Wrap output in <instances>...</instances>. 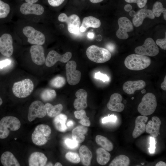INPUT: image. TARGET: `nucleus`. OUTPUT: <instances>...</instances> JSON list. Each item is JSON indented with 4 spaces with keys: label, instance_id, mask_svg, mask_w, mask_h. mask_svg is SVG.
Returning <instances> with one entry per match:
<instances>
[{
    "label": "nucleus",
    "instance_id": "2eb2a0df",
    "mask_svg": "<svg viewBox=\"0 0 166 166\" xmlns=\"http://www.w3.org/2000/svg\"><path fill=\"white\" fill-rule=\"evenodd\" d=\"M30 52L33 62L38 65H42L45 62L44 49L41 45H34L30 48Z\"/></svg>",
    "mask_w": 166,
    "mask_h": 166
},
{
    "label": "nucleus",
    "instance_id": "c85d7f7f",
    "mask_svg": "<svg viewBox=\"0 0 166 166\" xmlns=\"http://www.w3.org/2000/svg\"><path fill=\"white\" fill-rule=\"evenodd\" d=\"M96 152L97 161L99 164L105 165L109 161L111 155L104 148H98L96 150Z\"/></svg>",
    "mask_w": 166,
    "mask_h": 166
},
{
    "label": "nucleus",
    "instance_id": "f704fd0d",
    "mask_svg": "<svg viewBox=\"0 0 166 166\" xmlns=\"http://www.w3.org/2000/svg\"><path fill=\"white\" fill-rule=\"evenodd\" d=\"M56 96L55 91L53 89H46L41 93L40 97L42 99L45 101H50L53 100Z\"/></svg>",
    "mask_w": 166,
    "mask_h": 166
},
{
    "label": "nucleus",
    "instance_id": "ddd939ff",
    "mask_svg": "<svg viewBox=\"0 0 166 166\" xmlns=\"http://www.w3.org/2000/svg\"><path fill=\"white\" fill-rule=\"evenodd\" d=\"M72 56V53L69 52L61 55L56 51L52 50L49 52L47 55L45 59V64L47 66L50 67L58 61L63 63H66L71 59Z\"/></svg>",
    "mask_w": 166,
    "mask_h": 166
},
{
    "label": "nucleus",
    "instance_id": "dca6fc26",
    "mask_svg": "<svg viewBox=\"0 0 166 166\" xmlns=\"http://www.w3.org/2000/svg\"><path fill=\"white\" fill-rule=\"evenodd\" d=\"M21 12L24 15L33 14L37 15L42 14L44 11L43 6L35 3H23L20 8Z\"/></svg>",
    "mask_w": 166,
    "mask_h": 166
},
{
    "label": "nucleus",
    "instance_id": "6ab92c4d",
    "mask_svg": "<svg viewBox=\"0 0 166 166\" xmlns=\"http://www.w3.org/2000/svg\"><path fill=\"white\" fill-rule=\"evenodd\" d=\"M152 120L149 121L145 126V131L152 137H155L160 134L161 121L157 117L153 116Z\"/></svg>",
    "mask_w": 166,
    "mask_h": 166
},
{
    "label": "nucleus",
    "instance_id": "f03ea898",
    "mask_svg": "<svg viewBox=\"0 0 166 166\" xmlns=\"http://www.w3.org/2000/svg\"><path fill=\"white\" fill-rule=\"evenodd\" d=\"M86 54L90 60L99 63H105L111 57V54L107 49L94 45L87 48Z\"/></svg>",
    "mask_w": 166,
    "mask_h": 166
},
{
    "label": "nucleus",
    "instance_id": "5701e85b",
    "mask_svg": "<svg viewBox=\"0 0 166 166\" xmlns=\"http://www.w3.org/2000/svg\"><path fill=\"white\" fill-rule=\"evenodd\" d=\"M47 158L42 153L35 152L32 153L29 159L30 166H44L46 164Z\"/></svg>",
    "mask_w": 166,
    "mask_h": 166
},
{
    "label": "nucleus",
    "instance_id": "a19ab883",
    "mask_svg": "<svg viewBox=\"0 0 166 166\" xmlns=\"http://www.w3.org/2000/svg\"><path fill=\"white\" fill-rule=\"evenodd\" d=\"M163 39L159 38L157 39L156 41V43L160 47L164 50L166 49V35Z\"/></svg>",
    "mask_w": 166,
    "mask_h": 166
},
{
    "label": "nucleus",
    "instance_id": "3c124183",
    "mask_svg": "<svg viewBox=\"0 0 166 166\" xmlns=\"http://www.w3.org/2000/svg\"><path fill=\"white\" fill-rule=\"evenodd\" d=\"M74 124L73 121L72 120H69L67 123V125L69 127H71L73 126Z\"/></svg>",
    "mask_w": 166,
    "mask_h": 166
},
{
    "label": "nucleus",
    "instance_id": "5fc2aeb1",
    "mask_svg": "<svg viewBox=\"0 0 166 166\" xmlns=\"http://www.w3.org/2000/svg\"><path fill=\"white\" fill-rule=\"evenodd\" d=\"M129 15L132 17H134L136 14L135 11L134 10H131L129 13Z\"/></svg>",
    "mask_w": 166,
    "mask_h": 166
},
{
    "label": "nucleus",
    "instance_id": "473e14b6",
    "mask_svg": "<svg viewBox=\"0 0 166 166\" xmlns=\"http://www.w3.org/2000/svg\"><path fill=\"white\" fill-rule=\"evenodd\" d=\"M76 118L80 120L79 122L82 125L89 126L91 123L89 118L87 116L85 111L84 109L77 110L74 112Z\"/></svg>",
    "mask_w": 166,
    "mask_h": 166
},
{
    "label": "nucleus",
    "instance_id": "4d7b16f0",
    "mask_svg": "<svg viewBox=\"0 0 166 166\" xmlns=\"http://www.w3.org/2000/svg\"><path fill=\"white\" fill-rule=\"evenodd\" d=\"M94 34L93 33H89L88 34V37L89 38H93L94 37Z\"/></svg>",
    "mask_w": 166,
    "mask_h": 166
},
{
    "label": "nucleus",
    "instance_id": "2f4dec72",
    "mask_svg": "<svg viewBox=\"0 0 166 166\" xmlns=\"http://www.w3.org/2000/svg\"><path fill=\"white\" fill-rule=\"evenodd\" d=\"M130 160L127 156L121 155L115 157L109 164V166H128Z\"/></svg>",
    "mask_w": 166,
    "mask_h": 166
},
{
    "label": "nucleus",
    "instance_id": "412c9836",
    "mask_svg": "<svg viewBox=\"0 0 166 166\" xmlns=\"http://www.w3.org/2000/svg\"><path fill=\"white\" fill-rule=\"evenodd\" d=\"M146 18L154 19L155 16L151 10L145 9H140L137 12L132 19L133 25L136 27L140 26L143 23L144 20Z\"/></svg>",
    "mask_w": 166,
    "mask_h": 166
},
{
    "label": "nucleus",
    "instance_id": "a211bd4d",
    "mask_svg": "<svg viewBox=\"0 0 166 166\" xmlns=\"http://www.w3.org/2000/svg\"><path fill=\"white\" fill-rule=\"evenodd\" d=\"M146 86L145 82L142 80L128 81L125 82L123 85V89L126 93L132 94L137 90H141Z\"/></svg>",
    "mask_w": 166,
    "mask_h": 166
},
{
    "label": "nucleus",
    "instance_id": "c756f323",
    "mask_svg": "<svg viewBox=\"0 0 166 166\" xmlns=\"http://www.w3.org/2000/svg\"><path fill=\"white\" fill-rule=\"evenodd\" d=\"M95 141L98 145L107 151H111L113 149V143L104 136L100 135L96 136Z\"/></svg>",
    "mask_w": 166,
    "mask_h": 166
},
{
    "label": "nucleus",
    "instance_id": "1a4fd4ad",
    "mask_svg": "<svg viewBox=\"0 0 166 166\" xmlns=\"http://www.w3.org/2000/svg\"><path fill=\"white\" fill-rule=\"evenodd\" d=\"M22 32L27 38L28 42L31 44L42 45L45 42V39L44 34L32 26L24 27Z\"/></svg>",
    "mask_w": 166,
    "mask_h": 166
},
{
    "label": "nucleus",
    "instance_id": "de8ad7c7",
    "mask_svg": "<svg viewBox=\"0 0 166 166\" xmlns=\"http://www.w3.org/2000/svg\"><path fill=\"white\" fill-rule=\"evenodd\" d=\"M106 47L107 49L111 52H113L115 48V45L112 43L108 44L106 45Z\"/></svg>",
    "mask_w": 166,
    "mask_h": 166
},
{
    "label": "nucleus",
    "instance_id": "20e7f679",
    "mask_svg": "<svg viewBox=\"0 0 166 166\" xmlns=\"http://www.w3.org/2000/svg\"><path fill=\"white\" fill-rule=\"evenodd\" d=\"M157 105L155 95L151 93L145 94L142 97L138 107V112L142 116L150 115L155 111Z\"/></svg>",
    "mask_w": 166,
    "mask_h": 166
},
{
    "label": "nucleus",
    "instance_id": "7ed1b4c3",
    "mask_svg": "<svg viewBox=\"0 0 166 166\" xmlns=\"http://www.w3.org/2000/svg\"><path fill=\"white\" fill-rule=\"evenodd\" d=\"M21 126V122L17 117L6 116L0 121V139H3L9 135L10 131H16Z\"/></svg>",
    "mask_w": 166,
    "mask_h": 166
},
{
    "label": "nucleus",
    "instance_id": "cd10ccee",
    "mask_svg": "<svg viewBox=\"0 0 166 166\" xmlns=\"http://www.w3.org/2000/svg\"><path fill=\"white\" fill-rule=\"evenodd\" d=\"M67 116L63 114H59L53 120V124L56 128L58 131L64 132L67 129L65 123L67 120Z\"/></svg>",
    "mask_w": 166,
    "mask_h": 166
},
{
    "label": "nucleus",
    "instance_id": "72a5a7b5",
    "mask_svg": "<svg viewBox=\"0 0 166 166\" xmlns=\"http://www.w3.org/2000/svg\"><path fill=\"white\" fill-rule=\"evenodd\" d=\"M152 11L155 16L157 17H160L163 13L164 19L166 20V9L163 7L161 2H156L153 5Z\"/></svg>",
    "mask_w": 166,
    "mask_h": 166
},
{
    "label": "nucleus",
    "instance_id": "37998d69",
    "mask_svg": "<svg viewBox=\"0 0 166 166\" xmlns=\"http://www.w3.org/2000/svg\"><path fill=\"white\" fill-rule=\"evenodd\" d=\"M156 141L154 137L152 136L150 138V146L149 148V152L151 153H154L156 148Z\"/></svg>",
    "mask_w": 166,
    "mask_h": 166
},
{
    "label": "nucleus",
    "instance_id": "4468645a",
    "mask_svg": "<svg viewBox=\"0 0 166 166\" xmlns=\"http://www.w3.org/2000/svg\"><path fill=\"white\" fill-rule=\"evenodd\" d=\"M13 42L12 37L9 34H4L0 37V52L2 55L9 57L12 55Z\"/></svg>",
    "mask_w": 166,
    "mask_h": 166
},
{
    "label": "nucleus",
    "instance_id": "6e6d98bb",
    "mask_svg": "<svg viewBox=\"0 0 166 166\" xmlns=\"http://www.w3.org/2000/svg\"><path fill=\"white\" fill-rule=\"evenodd\" d=\"M90 2L93 3H99L102 1L103 0H89Z\"/></svg>",
    "mask_w": 166,
    "mask_h": 166
},
{
    "label": "nucleus",
    "instance_id": "e2e57ef3",
    "mask_svg": "<svg viewBox=\"0 0 166 166\" xmlns=\"http://www.w3.org/2000/svg\"><path fill=\"white\" fill-rule=\"evenodd\" d=\"M17 138H15L14 139L15 140H17Z\"/></svg>",
    "mask_w": 166,
    "mask_h": 166
},
{
    "label": "nucleus",
    "instance_id": "4be33fe9",
    "mask_svg": "<svg viewBox=\"0 0 166 166\" xmlns=\"http://www.w3.org/2000/svg\"><path fill=\"white\" fill-rule=\"evenodd\" d=\"M148 119L146 116H139L135 120V127L132 132V136L136 138L143 133L145 131V123Z\"/></svg>",
    "mask_w": 166,
    "mask_h": 166
},
{
    "label": "nucleus",
    "instance_id": "6e6552de",
    "mask_svg": "<svg viewBox=\"0 0 166 166\" xmlns=\"http://www.w3.org/2000/svg\"><path fill=\"white\" fill-rule=\"evenodd\" d=\"M61 22H65L67 25V29L70 33L77 34L80 31L81 21L79 17L76 14H73L69 17L64 13L61 14L58 18Z\"/></svg>",
    "mask_w": 166,
    "mask_h": 166
},
{
    "label": "nucleus",
    "instance_id": "f3484780",
    "mask_svg": "<svg viewBox=\"0 0 166 166\" xmlns=\"http://www.w3.org/2000/svg\"><path fill=\"white\" fill-rule=\"evenodd\" d=\"M121 95L118 93H114L110 96L109 100L107 106L110 110L117 112L122 111L124 105L121 102L122 100Z\"/></svg>",
    "mask_w": 166,
    "mask_h": 166
},
{
    "label": "nucleus",
    "instance_id": "864d4df0",
    "mask_svg": "<svg viewBox=\"0 0 166 166\" xmlns=\"http://www.w3.org/2000/svg\"><path fill=\"white\" fill-rule=\"evenodd\" d=\"M26 3H34L37 2L38 0H25Z\"/></svg>",
    "mask_w": 166,
    "mask_h": 166
},
{
    "label": "nucleus",
    "instance_id": "a18cd8bd",
    "mask_svg": "<svg viewBox=\"0 0 166 166\" xmlns=\"http://www.w3.org/2000/svg\"><path fill=\"white\" fill-rule=\"evenodd\" d=\"M11 63V61L10 59H6L0 61V69L7 66L10 65Z\"/></svg>",
    "mask_w": 166,
    "mask_h": 166
},
{
    "label": "nucleus",
    "instance_id": "393cba45",
    "mask_svg": "<svg viewBox=\"0 0 166 166\" xmlns=\"http://www.w3.org/2000/svg\"><path fill=\"white\" fill-rule=\"evenodd\" d=\"M88 131V129L86 126H78L73 130L72 132V138L78 143H82L85 140V135Z\"/></svg>",
    "mask_w": 166,
    "mask_h": 166
},
{
    "label": "nucleus",
    "instance_id": "ea45409f",
    "mask_svg": "<svg viewBox=\"0 0 166 166\" xmlns=\"http://www.w3.org/2000/svg\"><path fill=\"white\" fill-rule=\"evenodd\" d=\"M94 77L96 79L101 80L104 82L109 80V78L107 75L103 74L99 71L95 73Z\"/></svg>",
    "mask_w": 166,
    "mask_h": 166
},
{
    "label": "nucleus",
    "instance_id": "7c9ffc66",
    "mask_svg": "<svg viewBox=\"0 0 166 166\" xmlns=\"http://www.w3.org/2000/svg\"><path fill=\"white\" fill-rule=\"evenodd\" d=\"M45 105L48 116L52 117L59 114L63 109L62 105L60 104L53 106L49 103H47Z\"/></svg>",
    "mask_w": 166,
    "mask_h": 166
},
{
    "label": "nucleus",
    "instance_id": "9b49d317",
    "mask_svg": "<svg viewBox=\"0 0 166 166\" xmlns=\"http://www.w3.org/2000/svg\"><path fill=\"white\" fill-rule=\"evenodd\" d=\"M76 63L73 61H68L65 65L67 81L71 85H77L81 79V73L76 69Z\"/></svg>",
    "mask_w": 166,
    "mask_h": 166
},
{
    "label": "nucleus",
    "instance_id": "680f3d73",
    "mask_svg": "<svg viewBox=\"0 0 166 166\" xmlns=\"http://www.w3.org/2000/svg\"><path fill=\"white\" fill-rule=\"evenodd\" d=\"M146 92V90L145 89H144L141 91V92L142 93H145Z\"/></svg>",
    "mask_w": 166,
    "mask_h": 166
},
{
    "label": "nucleus",
    "instance_id": "13d9d810",
    "mask_svg": "<svg viewBox=\"0 0 166 166\" xmlns=\"http://www.w3.org/2000/svg\"><path fill=\"white\" fill-rule=\"evenodd\" d=\"M126 2L128 3H136L137 0H124Z\"/></svg>",
    "mask_w": 166,
    "mask_h": 166
},
{
    "label": "nucleus",
    "instance_id": "58836bf2",
    "mask_svg": "<svg viewBox=\"0 0 166 166\" xmlns=\"http://www.w3.org/2000/svg\"><path fill=\"white\" fill-rule=\"evenodd\" d=\"M78 143L76 141L70 138H66L65 140V144L69 148L72 149H75L78 146Z\"/></svg>",
    "mask_w": 166,
    "mask_h": 166
},
{
    "label": "nucleus",
    "instance_id": "f257e3e1",
    "mask_svg": "<svg viewBox=\"0 0 166 166\" xmlns=\"http://www.w3.org/2000/svg\"><path fill=\"white\" fill-rule=\"evenodd\" d=\"M151 60L147 56L138 54L129 55L125 58L124 64L128 69L139 71L144 69L150 65Z\"/></svg>",
    "mask_w": 166,
    "mask_h": 166
},
{
    "label": "nucleus",
    "instance_id": "c03bdc74",
    "mask_svg": "<svg viewBox=\"0 0 166 166\" xmlns=\"http://www.w3.org/2000/svg\"><path fill=\"white\" fill-rule=\"evenodd\" d=\"M65 0H48L49 4L53 7H57L60 5Z\"/></svg>",
    "mask_w": 166,
    "mask_h": 166
},
{
    "label": "nucleus",
    "instance_id": "8fccbe9b",
    "mask_svg": "<svg viewBox=\"0 0 166 166\" xmlns=\"http://www.w3.org/2000/svg\"><path fill=\"white\" fill-rule=\"evenodd\" d=\"M132 6L129 4H126L124 7V9L127 12L130 11L132 10Z\"/></svg>",
    "mask_w": 166,
    "mask_h": 166
},
{
    "label": "nucleus",
    "instance_id": "b1692460",
    "mask_svg": "<svg viewBox=\"0 0 166 166\" xmlns=\"http://www.w3.org/2000/svg\"><path fill=\"white\" fill-rule=\"evenodd\" d=\"M101 25L100 21L92 16L85 17L80 27V31L83 32L89 27L96 28L99 27Z\"/></svg>",
    "mask_w": 166,
    "mask_h": 166
},
{
    "label": "nucleus",
    "instance_id": "052dcab7",
    "mask_svg": "<svg viewBox=\"0 0 166 166\" xmlns=\"http://www.w3.org/2000/svg\"><path fill=\"white\" fill-rule=\"evenodd\" d=\"M2 99L0 97V106L2 105Z\"/></svg>",
    "mask_w": 166,
    "mask_h": 166
},
{
    "label": "nucleus",
    "instance_id": "09e8293b",
    "mask_svg": "<svg viewBox=\"0 0 166 166\" xmlns=\"http://www.w3.org/2000/svg\"><path fill=\"white\" fill-rule=\"evenodd\" d=\"M161 88L164 90H166V76H165L164 81L161 85Z\"/></svg>",
    "mask_w": 166,
    "mask_h": 166
},
{
    "label": "nucleus",
    "instance_id": "bb28decb",
    "mask_svg": "<svg viewBox=\"0 0 166 166\" xmlns=\"http://www.w3.org/2000/svg\"><path fill=\"white\" fill-rule=\"evenodd\" d=\"M80 160L85 166H89L93 156L92 152L85 145L81 146L79 150Z\"/></svg>",
    "mask_w": 166,
    "mask_h": 166
},
{
    "label": "nucleus",
    "instance_id": "423d86ee",
    "mask_svg": "<svg viewBox=\"0 0 166 166\" xmlns=\"http://www.w3.org/2000/svg\"><path fill=\"white\" fill-rule=\"evenodd\" d=\"M51 132V129L49 125L44 124L38 125L32 135V142L38 146L45 144L47 142V138Z\"/></svg>",
    "mask_w": 166,
    "mask_h": 166
},
{
    "label": "nucleus",
    "instance_id": "603ef678",
    "mask_svg": "<svg viewBox=\"0 0 166 166\" xmlns=\"http://www.w3.org/2000/svg\"><path fill=\"white\" fill-rule=\"evenodd\" d=\"M156 166H166V163L162 161L158 162L155 165Z\"/></svg>",
    "mask_w": 166,
    "mask_h": 166
},
{
    "label": "nucleus",
    "instance_id": "0eeeda50",
    "mask_svg": "<svg viewBox=\"0 0 166 166\" xmlns=\"http://www.w3.org/2000/svg\"><path fill=\"white\" fill-rule=\"evenodd\" d=\"M134 51L136 54L153 57L158 54L159 50L154 40L148 38L145 39L143 45L136 47Z\"/></svg>",
    "mask_w": 166,
    "mask_h": 166
},
{
    "label": "nucleus",
    "instance_id": "79ce46f5",
    "mask_svg": "<svg viewBox=\"0 0 166 166\" xmlns=\"http://www.w3.org/2000/svg\"><path fill=\"white\" fill-rule=\"evenodd\" d=\"M117 120V117L113 115H108L107 117L103 118L102 120L103 123H105L108 122H115Z\"/></svg>",
    "mask_w": 166,
    "mask_h": 166
},
{
    "label": "nucleus",
    "instance_id": "c9c22d12",
    "mask_svg": "<svg viewBox=\"0 0 166 166\" xmlns=\"http://www.w3.org/2000/svg\"><path fill=\"white\" fill-rule=\"evenodd\" d=\"M65 83V80L64 77L57 76L53 78L51 81L50 84L52 87L59 88L63 87Z\"/></svg>",
    "mask_w": 166,
    "mask_h": 166
},
{
    "label": "nucleus",
    "instance_id": "f8f14e48",
    "mask_svg": "<svg viewBox=\"0 0 166 166\" xmlns=\"http://www.w3.org/2000/svg\"><path fill=\"white\" fill-rule=\"evenodd\" d=\"M119 28L116 33L117 37L121 39L128 38V32L132 31L133 29L132 23L130 20L126 17H121L118 20Z\"/></svg>",
    "mask_w": 166,
    "mask_h": 166
},
{
    "label": "nucleus",
    "instance_id": "bf43d9fd",
    "mask_svg": "<svg viewBox=\"0 0 166 166\" xmlns=\"http://www.w3.org/2000/svg\"><path fill=\"white\" fill-rule=\"evenodd\" d=\"M54 166H62V165L60 163L58 162H57L55 164V165H54Z\"/></svg>",
    "mask_w": 166,
    "mask_h": 166
},
{
    "label": "nucleus",
    "instance_id": "aec40b11",
    "mask_svg": "<svg viewBox=\"0 0 166 166\" xmlns=\"http://www.w3.org/2000/svg\"><path fill=\"white\" fill-rule=\"evenodd\" d=\"M87 93L84 89H80L75 93V96L77 98L73 103V106L77 110L84 109L87 106Z\"/></svg>",
    "mask_w": 166,
    "mask_h": 166
},
{
    "label": "nucleus",
    "instance_id": "a878e982",
    "mask_svg": "<svg viewBox=\"0 0 166 166\" xmlns=\"http://www.w3.org/2000/svg\"><path fill=\"white\" fill-rule=\"evenodd\" d=\"M2 164L4 166H20V165L14 155L10 152H3L0 158Z\"/></svg>",
    "mask_w": 166,
    "mask_h": 166
},
{
    "label": "nucleus",
    "instance_id": "e433bc0d",
    "mask_svg": "<svg viewBox=\"0 0 166 166\" xmlns=\"http://www.w3.org/2000/svg\"><path fill=\"white\" fill-rule=\"evenodd\" d=\"M10 11V7L9 4L0 0V18H6Z\"/></svg>",
    "mask_w": 166,
    "mask_h": 166
},
{
    "label": "nucleus",
    "instance_id": "49530a36",
    "mask_svg": "<svg viewBox=\"0 0 166 166\" xmlns=\"http://www.w3.org/2000/svg\"><path fill=\"white\" fill-rule=\"evenodd\" d=\"M148 0H137L136 2L137 6L140 8H142L144 7L147 2Z\"/></svg>",
    "mask_w": 166,
    "mask_h": 166
},
{
    "label": "nucleus",
    "instance_id": "9d476101",
    "mask_svg": "<svg viewBox=\"0 0 166 166\" xmlns=\"http://www.w3.org/2000/svg\"><path fill=\"white\" fill-rule=\"evenodd\" d=\"M47 113L45 105L40 101L33 102L30 105L28 115V121L31 122L36 118H42Z\"/></svg>",
    "mask_w": 166,
    "mask_h": 166
},
{
    "label": "nucleus",
    "instance_id": "4c0bfd02",
    "mask_svg": "<svg viewBox=\"0 0 166 166\" xmlns=\"http://www.w3.org/2000/svg\"><path fill=\"white\" fill-rule=\"evenodd\" d=\"M66 159L68 161L73 163L77 164L80 161V158L78 155L75 152H68L65 155Z\"/></svg>",
    "mask_w": 166,
    "mask_h": 166
},
{
    "label": "nucleus",
    "instance_id": "39448f33",
    "mask_svg": "<svg viewBox=\"0 0 166 166\" xmlns=\"http://www.w3.org/2000/svg\"><path fill=\"white\" fill-rule=\"evenodd\" d=\"M34 89L33 82L30 79L27 78L15 82L12 87V91L16 97L24 98L29 96Z\"/></svg>",
    "mask_w": 166,
    "mask_h": 166
}]
</instances>
